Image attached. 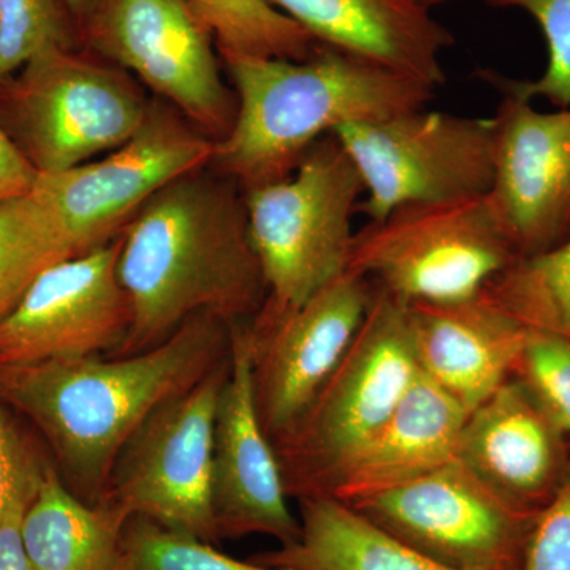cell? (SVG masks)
<instances>
[{
    "label": "cell",
    "mask_w": 570,
    "mask_h": 570,
    "mask_svg": "<svg viewBox=\"0 0 570 570\" xmlns=\"http://www.w3.org/2000/svg\"><path fill=\"white\" fill-rule=\"evenodd\" d=\"M415 2L425 7L426 10H431L433 7L441 6V3L450 2V0H415Z\"/></svg>",
    "instance_id": "obj_35"
},
{
    "label": "cell",
    "mask_w": 570,
    "mask_h": 570,
    "mask_svg": "<svg viewBox=\"0 0 570 570\" xmlns=\"http://www.w3.org/2000/svg\"><path fill=\"white\" fill-rule=\"evenodd\" d=\"M365 186L356 213L381 220L397 206L455 200L491 190L494 122L412 110L351 122L333 132Z\"/></svg>",
    "instance_id": "obj_8"
},
{
    "label": "cell",
    "mask_w": 570,
    "mask_h": 570,
    "mask_svg": "<svg viewBox=\"0 0 570 570\" xmlns=\"http://www.w3.org/2000/svg\"><path fill=\"white\" fill-rule=\"evenodd\" d=\"M119 239L118 276L132 321L116 355L157 346L198 314L236 324L264 306L245 194L227 176L204 167L168 184Z\"/></svg>",
    "instance_id": "obj_1"
},
{
    "label": "cell",
    "mask_w": 570,
    "mask_h": 570,
    "mask_svg": "<svg viewBox=\"0 0 570 570\" xmlns=\"http://www.w3.org/2000/svg\"><path fill=\"white\" fill-rule=\"evenodd\" d=\"M347 505L404 546L459 570L520 568L540 513L510 504L456 459Z\"/></svg>",
    "instance_id": "obj_11"
},
{
    "label": "cell",
    "mask_w": 570,
    "mask_h": 570,
    "mask_svg": "<svg viewBox=\"0 0 570 570\" xmlns=\"http://www.w3.org/2000/svg\"><path fill=\"white\" fill-rule=\"evenodd\" d=\"M299 501L298 539L262 554L258 564L291 570H459L404 546L335 498Z\"/></svg>",
    "instance_id": "obj_22"
},
{
    "label": "cell",
    "mask_w": 570,
    "mask_h": 570,
    "mask_svg": "<svg viewBox=\"0 0 570 570\" xmlns=\"http://www.w3.org/2000/svg\"><path fill=\"white\" fill-rule=\"evenodd\" d=\"M521 570H570V468L560 490L539 513Z\"/></svg>",
    "instance_id": "obj_30"
},
{
    "label": "cell",
    "mask_w": 570,
    "mask_h": 570,
    "mask_svg": "<svg viewBox=\"0 0 570 570\" xmlns=\"http://www.w3.org/2000/svg\"><path fill=\"white\" fill-rule=\"evenodd\" d=\"M499 9H520L530 13L547 40L549 63L535 81H515L480 70L479 77L498 91L515 94L521 99L546 97L558 108H570V0H487Z\"/></svg>",
    "instance_id": "obj_28"
},
{
    "label": "cell",
    "mask_w": 570,
    "mask_h": 570,
    "mask_svg": "<svg viewBox=\"0 0 570 570\" xmlns=\"http://www.w3.org/2000/svg\"><path fill=\"white\" fill-rule=\"evenodd\" d=\"M243 194L266 284L255 316H283L346 272L351 220L365 186L335 135L314 142L287 178Z\"/></svg>",
    "instance_id": "obj_5"
},
{
    "label": "cell",
    "mask_w": 570,
    "mask_h": 570,
    "mask_svg": "<svg viewBox=\"0 0 570 570\" xmlns=\"http://www.w3.org/2000/svg\"><path fill=\"white\" fill-rule=\"evenodd\" d=\"M36 491L18 499L0 521V570H37L21 538L22 515Z\"/></svg>",
    "instance_id": "obj_33"
},
{
    "label": "cell",
    "mask_w": 570,
    "mask_h": 570,
    "mask_svg": "<svg viewBox=\"0 0 570 570\" xmlns=\"http://www.w3.org/2000/svg\"><path fill=\"white\" fill-rule=\"evenodd\" d=\"M80 47V28L63 0H0V85L43 52Z\"/></svg>",
    "instance_id": "obj_26"
},
{
    "label": "cell",
    "mask_w": 570,
    "mask_h": 570,
    "mask_svg": "<svg viewBox=\"0 0 570 570\" xmlns=\"http://www.w3.org/2000/svg\"><path fill=\"white\" fill-rule=\"evenodd\" d=\"M77 255L61 214L37 193L0 202V321L41 273Z\"/></svg>",
    "instance_id": "obj_23"
},
{
    "label": "cell",
    "mask_w": 570,
    "mask_h": 570,
    "mask_svg": "<svg viewBox=\"0 0 570 570\" xmlns=\"http://www.w3.org/2000/svg\"><path fill=\"white\" fill-rule=\"evenodd\" d=\"M419 374L407 303L373 284L351 346L275 444L288 497H328L341 469L384 425Z\"/></svg>",
    "instance_id": "obj_4"
},
{
    "label": "cell",
    "mask_w": 570,
    "mask_h": 570,
    "mask_svg": "<svg viewBox=\"0 0 570 570\" xmlns=\"http://www.w3.org/2000/svg\"><path fill=\"white\" fill-rule=\"evenodd\" d=\"M37 176L20 146L0 126V202L32 193Z\"/></svg>",
    "instance_id": "obj_32"
},
{
    "label": "cell",
    "mask_w": 570,
    "mask_h": 570,
    "mask_svg": "<svg viewBox=\"0 0 570 570\" xmlns=\"http://www.w3.org/2000/svg\"><path fill=\"white\" fill-rule=\"evenodd\" d=\"M520 261L489 194L397 206L354 234L347 272L406 303L474 298Z\"/></svg>",
    "instance_id": "obj_6"
},
{
    "label": "cell",
    "mask_w": 570,
    "mask_h": 570,
    "mask_svg": "<svg viewBox=\"0 0 570 570\" xmlns=\"http://www.w3.org/2000/svg\"><path fill=\"white\" fill-rule=\"evenodd\" d=\"M407 305L420 373L468 414L512 377L527 326L504 311L480 295Z\"/></svg>",
    "instance_id": "obj_18"
},
{
    "label": "cell",
    "mask_w": 570,
    "mask_h": 570,
    "mask_svg": "<svg viewBox=\"0 0 570 570\" xmlns=\"http://www.w3.org/2000/svg\"><path fill=\"white\" fill-rule=\"evenodd\" d=\"M317 43L439 88L452 32L415 0H266Z\"/></svg>",
    "instance_id": "obj_19"
},
{
    "label": "cell",
    "mask_w": 570,
    "mask_h": 570,
    "mask_svg": "<svg viewBox=\"0 0 570 570\" xmlns=\"http://www.w3.org/2000/svg\"><path fill=\"white\" fill-rule=\"evenodd\" d=\"M223 59L236 116L214 141L212 164L243 193L294 174L307 149L337 127L422 110L436 89L322 43L299 61Z\"/></svg>",
    "instance_id": "obj_3"
},
{
    "label": "cell",
    "mask_w": 570,
    "mask_h": 570,
    "mask_svg": "<svg viewBox=\"0 0 570 570\" xmlns=\"http://www.w3.org/2000/svg\"><path fill=\"white\" fill-rule=\"evenodd\" d=\"M512 377L517 379L562 433L570 434V340L527 328Z\"/></svg>",
    "instance_id": "obj_29"
},
{
    "label": "cell",
    "mask_w": 570,
    "mask_h": 570,
    "mask_svg": "<svg viewBox=\"0 0 570 570\" xmlns=\"http://www.w3.org/2000/svg\"><path fill=\"white\" fill-rule=\"evenodd\" d=\"M126 570H291L235 560L194 535L132 517L124 530Z\"/></svg>",
    "instance_id": "obj_27"
},
{
    "label": "cell",
    "mask_w": 570,
    "mask_h": 570,
    "mask_svg": "<svg viewBox=\"0 0 570 570\" xmlns=\"http://www.w3.org/2000/svg\"><path fill=\"white\" fill-rule=\"evenodd\" d=\"M228 354L230 324L198 314L138 354L0 366V400L32 420L81 498L97 504L138 426Z\"/></svg>",
    "instance_id": "obj_2"
},
{
    "label": "cell",
    "mask_w": 570,
    "mask_h": 570,
    "mask_svg": "<svg viewBox=\"0 0 570 570\" xmlns=\"http://www.w3.org/2000/svg\"><path fill=\"white\" fill-rule=\"evenodd\" d=\"M468 412L422 373L393 414L341 469L328 497L356 501L406 485L456 459Z\"/></svg>",
    "instance_id": "obj_20"
},
{
    "label": "cell",
    "mask_w": 570,
    "mask_h": 570,
    "mask_svg": "<svg viewBox=\"0 0 570 570\" xmlns=\"http://www.w3.org/2000/svg\"><path fill=\"white\" fill-rule=\"evenodd\" d=\"M119 247L116 236L41 273L0 321V366L118 354L132 321Z\"/></svg>",
    "instance_id": "obj_14"
},
{
    "label": "cell",
    "mask_w": 570,
    "mask_h": 570,
    "mask_svg": "<svg viewBox=\"0 0 570 570\" xmlns=\"http://www.w3.org/2000/svg\"><path fill=\"white\" fill-rule=\"evenodd\" d=\"M283 469L255 406L247 321L230 324V360L214 423L213 512L219 538L264 534L295 542L299 520L288 508Z\"/></svg>",
    "instance_id": "obj_15"
},
{
    "label": "cell",
    "mask_w": 570,
    "mask_h": 570,
    "mask_svg": "<svg viewBox=\"0 0 570 570\" xmlns=\"http://www.w3.org/2000/svg\"><path fill=\"white\" fill-rule=\"evenodd\" d=\"M568 434L510 377L469 412L456 460L517 508L542 512L570 468Z\"/></svg>",
    "instance_id": "obj_17"
},
{
    "label": "cell",
    "mask_w": 570,
    "mask_h": 570,
    "mask_svg": "<svg viewBox=\"0 0 570 570\" xmlns=\"http://www.w3.org/2000/svg\"><path fill=\"white\" fill-rule=\"evenodd\" d=\"M220 56L305 59L317 41L266 0H190Z\"/></svg>",
    "instance_id": "obj_25"
},
{
    "label": "cell",
    "mask_w": 570,
    "mask_h": 570,
    "mask_svg": "<svg viewBox=\"0 0 570 570\" xmlns=\"http://www.w3.org/2000/svg\"><path fill=\"white\" fill-rule=\"evenodd\" d=\"M126 515L111 502L77 497L47 464L21 521L37 570H126Z\"/></svg>",
    "instance_id": "obj_21"
},
{
    "label": "cell",
    "mask_w": 570,
    "mask_h": 570,
    "mask_svg": "<svg viewBox=\"0 0 570 570\" xmlns=\"http://www.w3.org/2000/svg\"><path fill=\"white\" fill-rule=\"evenodd\" d=\"M373 283L344 272L296 309L247 321L255 406L273 445L291 433L351 346Z\"/></svg>",
    "instance_id": "obj_13"
},
{
    "label": "cell",
    "mask_w": 570,
    "mask_h": 570,
    "mask_svg": "<svg viewBox=\"0 0 570 570\" xmlns=\"http://www.w3.org/2000/svg\"><path fill=\"white\" fill-rule=\"evenodd\" d=\"M81 40L214 141L234 126L235 91L223 80L214 33L190 0H100Z\"/></svg>",
    "instance_id": "obj_9"
},
{
    "label": "cell",
    "mask_w": 570,
    "mask_h": 570,
    "mask_svg": "<svg viewBox=\"0 0 570 570\" xmlns=\"http://www.w3.org/2000/svg\"><path fill=\"white\" fill-rule=\"evenodd\" d=\"M499 92L489 197L521 261L570 239V108L542 112L530 100Z\"/></svg>",
    "instance_id": "obj_16"
},
{
    "label": "cell",
    "mask_w": 570,
    "mask_h": 570,
    "mask_svg": "<svg viewBox=\"0 0 570 570\" xmlns=\"http://www.w3.org/2000/svg\"><path fill=\"white\" fill-rule=\"evenodd\" d=\"M214 140L163 100L130 140L97 163L37 176L33 193L61 214L75 253L121 235L142 206L181 176L212 164Z\"/></svg>",
    "instance_id": "obj_12"
},
{
    "label": "cell",
    "mask_w": 570,
    "mask_h": 570,
    "mask_svg": "<svg viewBox=\"0 0 570 570\" xmlns=\"http://www.w3.org/2000/svg\"><path fill=\"white\" fill-rule=\"evenodd\" d=\"M100 0H63L67 9H69L71 17L77 21L78 28L85 24L86 20L91 17L92 11L99 6Z\"/></svg>",
    "instance_id": "obj_34"
},
{
    "label": "cell",
    "mask_w": 570,
    "mask_h": 570,
    "mask_svg": "<svg viewBox=\"0 0 570 570\" xmlns=\"http://www.w3.org/2000/svg\"><path fill=\"white\" fill-rule=\"evenodd\" d=\"M9 100L22 154L50 175L110 153L140 129L149 100L126 70L78 50H51L22 67Z\"/></svg>",
    "instance_id": "obj_7"
},
{
    "label": "cell",
    "mask_w": 570,
    "mask_h": 570,
    "mask_svg": "<svg viewBox=\"0 0 570 570\" xmlns=\"http://www.w3.org/2000/svg\"><path fill=\"white\" fill-rule=\"evenodd\" d=\"M228 360L138 426L112 464L107 493L127 519L142 517L206 542L213 512L214 423Z\"/></svg>",
    "instance_id": "obj_10"
},
{
    "label": "cell",
    "mask_w": 570,
    "mask_h": 570,
    "mask_svg": "<svg viewBox=\"0 0 570 570\" xmlns=\"http://www.w3.org/2000/svg\"><path fill=\"white\" fill-rule=\"evenodd\" d=\"M479 295L527 328L570 340V239L550 253L517 261Z\"/></svg>",
    "instance_id": "obj_24"
},
{
    "label": "cell",
    "mask_w": 570,
    "mask_h": 570,
    "mask_svg": "<svg viewBox=\"0 0 570 570\" xmlns=\"http://www.w3.org/2000/svg\"><path fill=\"white\" fill-rule=\"evenodd\" d=\"M3 404L0 400V521L18 499L37 490L47 468Z\"/></svg>",
    "instance_id": "obj_31"
}]
</instances>
